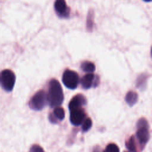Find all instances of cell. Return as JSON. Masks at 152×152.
I'll use <instances>...</instances> for the list:
<instances>
[{"label": "cell", "instance_id": "obj_1", "mask_svg": "<svg viewBox=\"0 0 152 152\" xmlns=\"http://www.w3.org/2000/svg\"><path fill=\"white\" fill-rule=\"evenodd\" d=\"M48 104L50 107L60 106L64 102V94L59 81L55 78L50 80L47 92Z\"/></svg>", "mask_w": 152, "mask_h": 152}, {"label": "cell", "instance_id": "obj_2", "mask_svg": "<svg viewBox=\"0 0 152 152\" xmlns=\"http://www.w3.org/2000/svg\"><path fill=\"white\" fill-rule=\"evenodd\" d=\"M48 104L47 93L43 90L37 91L30 99L28 106L32 110L40 111Z\"/></svg>", "mask_w": 152, "mask_h": 152}, {"label": "cell", "instance_id": "obj_3", "mask_svg": "<svg viewBox=\"0 0 152 152\" xmlns=\"http://www.w3.org/2000/svg\"><path fill=\"white\" fill-rule=\"evenodd\" d=\"M137 131L136 132L137 137L141 145H144L150 138L148 131V124L144 118H140L137 123Z\"/></svg>", "mask_w": 152, "mask_h": 152}, {"label": "cell", "instance_id": "obj_4", "mask_svg": "<svg viewBox=\"0 0 152 152\" xmlns=\"http://www.w3.org/2000/svg\"><path fill=\"white\" fill-rule=\"evenodd\" d=\"M15 75L10 69H4L0 73V85L6 91L12 90L15 83Z\"/></svg>", "mask_w": 152, "mask_h": 152}, {"label": "cell", "instance_id": "obj_5", "mask_svg": "<svg viewBox=\"0 0 152 152\" xmlns=\"http://www.w3.org/2000/svg\"><path fill=\"white\" fill-rule=\"evenodd\" d=\"M62 81L63 84L68 88L71 90L75 89L80 82V77L75 71L66 69L63 73Z\"/></svg>", "mask_w": 152, "mask_h": 152}, {"label": "cell", "instance_id": "obj_6", "mask_svg": "<svg viewBox=\"0 0 152 152\" xmlns=\"http://www.w3.org/2000/svg\"><path fill=\"white\" fill-rule=\"evenodd\" d=\"M99 77L93 73H87L80 80V84L84 89H89L91 87H96L99 84Z\"/></svg>", "mask_w": 152, "mask_h": 152}, {"label": "cell", "instance_id": "obj_7", "mask_svg": "<svg viewBox=\"0 0 152 152\" xmlns=\"http://www.w3.org/2000/svg\"><path fill=\"white\" fill-rule=\"evenodd\" d=\"M69 120L74 126H78L83 122L86 118V113L84 108L75 109L69 111Z\"/></svg>", "mask_w": 152, "mask_h": 152}, {"label": "cell", "instance_id": "obj_8", "mask_svg": "<svg viewBox=\"0 0 152 152\" xmlns=\"http://www.w3.org/2000/svg\"><path fill=\"white\" fill-rule=\"evenodd\" d=\"M54 9L60 18H68L70 14V9L64 0H56L54 3Z\"/></svg>", "mask_w": 152, "mask_h": 152}, {"label": "cell", "instance_id": "obj_9", "mask_svg": "<svg viewBox=\"0 0 152 152\" xmlns=\"http://www.w3.org/2000/svg\"><path fill=\"white\" fill-rule=\"evenodd\" d=\"M87 101L86 97L82 94H77L75 95L69 102L68 108L69 111L83 108V107L87 104Z\"/></svg>", "mask_w": 152, "mask_h": 152}, {"label": "cell", "instance_id": "obj_10", "mask_svg": "<svg viewBox=\"0 0 152 152\" xmlns=\"http://www.w3.org/2000/svg\"><path fill=\"white\" fill-rule=\"evenodd\" d=\"M138 95L134 91H129L125 96V100L126 103L130 106H134L138 102Z\"/></svg>", "mask_w": 152, "mask_h": 152}, {"label": "cell", "instance_id": "obj_11", "mask_svg": "<svg viewBox=\"0 0 152 152\" xmlns=\"http://www.w3.org/2000/svg\"><path fill=\"white\" fill-rule=\"evenodd\" d=\"M148 74H141V75H138L136 81V87L138 88L141 90H144L146 88L147 86V81L148 78Z\"/></svg>", "mask_w": 152, "mask_h": 152}, {"label": "cell", "instance_id": "obj_12", "mask_svg": "<svg viewBox=\"0 0 152 152\" xmlns=\"http://www.w3.org/2000/svg\"><path fill=\"white\" fill-rule=\"evenodd\" d=\"M94 12L93 10H90L87 17V22H86V27L88 31H92L93 29L94 26Z\"/></svg>", "mask_w": 152, "mask_h": 152}, {"label": "cell", "instance_id": "obj_13", "mask_svg": "<svg viewBox=\"0 0 152 152\" xmlns=\"http://www.w3.org/2000/svg\"><path fill=\"white\" fill-rule=\"evenodd\" d=\"M81 69L86 72L93 73L95 69L96 66L94 63L90 61H84L81 65Z\"/></svg>", "mask_w": 152, "mask_h": 152}, {"label": "cell", "instance_id": "obj_14", "mask_svg": "<svg viewBox=\"0 0 152 152\" xmlns=\"http://www.w3.org/2000/svg\"><path fill=\"white\" fill-rule=\"evenodd\" d=\"M52 114L57 121H62L65 118V110L64 108L61 106L55 107Z\"/></svg>", "mask_w": 152, "mask_h": 152}, {"label": "cell", "instance_id": "obj_15", "mask_svg": "<svg viewBox=\"0 0 152 152\" xmlns=\"http://www.w3.org/2000/svg\"><path fill=\"white\" fill-rule=\"evenodd\" d=\"M126 147L131 151V152H137V147L135 141V138L134 136H131L126 142L125 143Z\"/></svg>", "mask_w": 152, "mask_h": 152}, {"label": "cell", "instance_id": "obj_16", "mask_svg": "<svg viewBox=\"0 0 152 152\" xmlns=\"http://www.w3.org/2000/svg\"><path fill=\"white\" fill-rule=\"evenodd\" d=\"M93 122H92V120L91 119V118H86L85 119V120L83 121V122L82 123V130L83 132H87V131H88L91 126H92Z\"/></svg>", "mask_w": 152, "mask_h": 152}, {"label": "cell", "instance_id": "obj_17", "mask_svg": "<svg viewBox=\"0 0 152 152\" xmlns=\"http://www.w3.org/2000/svg\"><path fill=\"white\" fill-rule=\"evenodd\" d=\"M106 152H119V148L116 145L113 143H110L108 144L106 148Z\"/></svg>", "mask_w": 152, "mask_h": 152}, {"label": "cell", "instance_id": "obj_18", "mask_svg": "<svg viewBox=\"0 0 152 152\" xmlns=\"http://www.w3.org/2000/svg\"><path fill=\"white\" fill-rule=\"evenodd\" d=\"M30 152H44L43 149L39 145H33L30 150Z\"/></svg>", "mask_w": 152, "mask_h": 152}, {"label": "cell", "instance_id": "obj_19", "mask_svg": "<svg viewBox=\"0 0 152 152\" xmlns=\"http://www.w3.org/2000/svg\"><path fill=\"white\" fill-rule=\"evenodd\" d=\"M104 152H106V151H104Z\"/></svg>", "mask_w": 152, "mask_h": 152}, {"label": "cell", "instance_id": "obj_20", "mask_svg": "<svg viewBox=\"0 0 152 152\" xmlns=\"http://www.w3.org/2000/svg\"><path fill=\"white\" fill-rule=\"evenodd\" d=\"M125 152H127V151H125Z\"/></svg>", "mask_w": 152, "mask_h": 152}]
</instances>
